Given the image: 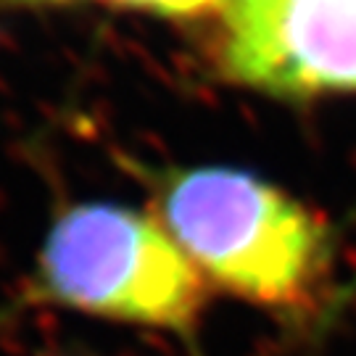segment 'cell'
I'll return each instance as SVG.
<instances>
[{
    "mask_svg": "<svg viewBox=\"0 0 356 356\" xmlns=\"http://www.w3.org/2000/svg\"><path fill=\"white\" fill-rule=\"evenodd\" d=\"M11 6H61V3H69V0H6Z\"/></svg>",
    "mask_w": 356,
    "mask_h": 356,
    "instance_id": "5",
    "label": "cell"
},
{
    "mask_svg": "<svg viewBox=\"0 0 356 356\" xmlns=\"http://www.w3.org/2000/svg\"><path fill=\"white\" fill-rule=\"evenodd\" d=\"M114 3L159 13V16H193V13L209 11V8H214L225 0H114Z\"/></svg>",
    "mask_w": 356,
    "mask_h": 356,
    "instance_id": "4",
    "label": "cell"
},
{
    "mask_svg": "<svg viewBox=\"0 0 356 356\" xmlns=\"http://www.w3.org/2000/svg\"><path fill=\"white\" fill-rule=\"evenodd\" d=\"M24 301L188 335L206 282L161 222L119 204H79L53 222Z\"/></svg>",
    "mask_w": 356,
    "mask_h": 356,
    "instance_id": "2",
    "label": "cell"
},
{
    "mask_svg": "<svg viewBox=\"0 0 356 356\" xmlns=\"http://www.w3.org/2000/svg\"><path fill=\"white\" fill-rule=\"evenodd\" d=\"M159 222L204 280L269 309H301L330 264L325 222L267 179L229 166L179 169Z\"/></svg>",
    "mask_w": 356,
    "mask_h": 356,
    "instance_id": "1",
    "label": "cell"
},
{
    "mask_svg": "<svg viewBox=\"0 0 356 356\" xmlns=\"http://www.w3.org/2000/svg\"><path fill=\"white\" fill-rule=\"evenodd\" d=\"M222 72L243 88L314 98L356 92V0H225Z\"/></svg>",
    "mask_w": 356,
    "mask_h": 356,
    "instance_id": "3",
    "label": "cell"
}]
</instances>
